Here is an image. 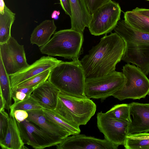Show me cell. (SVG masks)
I'll list each match as a JSON object with an SVG mask.
<instances>
[{
	"mask_svg": "<svg viewBox=\"0 0 149 149\" xmlns=\"http://www.w3.org/2000/svg\"><path fill=\"white\" fill-rule=\"evenodd\" d=\"M125 47L124 40L116 32L102 38L80 61L86 78L103 76L114 72Z\"/></svg>",
	"mask_w": 149,
	"mask_h": 149,
	"instance_id": "1",
	"label": "cell"
},
{
	"mask_svg": "<svg viewBox=\"0 0 149 149\" xmlns=\"http://www.w3.org/2000/svg\"><path fill=\"white\" fill-rule=\"evenodd\" d=\"M114 30L125 43L121 60L136 65L148 75L149 73V34L133 29L124 20H119Z\"/></svg>",
	"mask_w": 149,
	"mask_h": 149,
	"instance_id": "2",
	"label": "cell"
},
{
	"mask_svg": "<svg viewBox=\"0 0 149 149\" xmlns=\"http://www.w3.org/2000/svg\"><path fill=\"white\" fill-rule=\"evenodd\" d=\"M85 79L84 69L77 59L70 62L61 61L52 69L48 80L61 92L75 97L86 98Z\"/></svg>",
	"mask_w": 149,
	"mask_h": 149,
	"instance_id": "3",
	"label": "cell"
},
{
	"mask_svg": "<svg viewBox=\"0 0 149 149\" xmlns=\"http://www.w3.org/2000/svg\"><path fill=\"white\" fill-rule=\"evenodd\" d=\"M96 110V105L90 98L75 97L60 91L56 107L53 111L64 120L79 126L86 125Z\"/></svg>",
	"mask_w": 149,
	"mask_h": 149,
	"instance_id": "4",
	"label": "cell"
},
{
	"mask_svg": "<svg viewBox=\"0 0 149 149\" xmlns=\"http://www.w3.org/2000/svg\"><path fill=\"white\" fill-rule=\"evenodd\" d=\"M84 38L83 34L71 29L59 30L54 33L49 41L40 47L42 54L58 56L72 60L78 59Z\"/></svg>",
	"mask_w": 149,
	"mask_h": 149,
	"instance_id": "5",
	"label": "cell"
},
{
	"mask_svg": "<svg viewBox=\"0 0 149 149\" xmlns=\"http://www.w3.org/2000/svg\"><path fill=\"white\" fill-rule=\"evenodd\" d=\"M122 70L124 83L112 96L122 101L127 99L139 100L149 95V79L139 67L127 63Z\"/></svg>",
	"mask_w": 149,
	"mask_h": 149,
	"instance_id": "6",
	"label": "cell"
},
{
	"mask_svg": "<svg viewBox=\"0 0 149 149\" xmlns=\"http://www.w3.org/2000/svg\"><path fill=\"white\" fill-rule=\"evenodd\" d=\"M124 81L123 72L116 71L103 76L86 78L84 94L88 98L103 101L119 90Z\"/></svg>",
	"mask_w": 149,
	"mask_h": 149,
	"instance_id": "7",
	"label": "cell"
},
{
	"mask_svg": "<svg viewBox=\"0 0 149 149\" xmlns=\"http://www.w3.org/2000/svg\"><path fill=\"white\" fill-rule=\"evenodd\" d=\"M121 11L118 3L111 0L98 8L92 15L88 27L91 34L100 36L111 32L120 19Z\"/></svg>",
	"mask_w": 149,
	"mask_h": 149,
	"instance_id": "8",
	"label": "cell"
},
{
	"mask_svg": "<svg viewBox=\"0 0 149 149\" xmlns=\"http://www.w3.org/2000/svg\"><path fill=\"white\" fill-rule=\"evenodd\" d=\"M0 58L8 75L13 74L29 65L24 46L11 36L6 42L0 44Z\"/></svg>",
	"mask_w": 149,
	"mask_h": 149,
	"instance_id": "9",
	"label": "cell"
},
{
	"mask_svg": "<svg viewBox=\"0 0 149 149\" xmlns=\"http://www.w3.org/2000/svg\"><path fill=\"white\" fill-rule=\"evenodd\" d=\"M17 123L23 142L34 149H43L56 146L63 140L37 127L27 119Z\"/></svg>",
	"mask_w": 149,
	"mask_h": 149,
	"instance_id": "10",
	"label": "cell"
},
{
	"mask_svg": "<svg viewBox=\"0 0 149 149\" xmlns=\"http://www.w3.org/2000/svg\"><path fill=\"white\" fill-rule=\"evenodd\" d=\"M97 125L104 139L118 146L124 145L128 135V122L117 120L102 111L97 114Z\"/></svg>",
	"mask_w": 149,
	"mask_h": 149,
	"instance_id": "11",
	"label": "cell"
},
{
	"mask_svg": "<svg viewBox=\"0 0 149 149\" xmlns=\"http://www.w3.org/2000/svg\"><path fill=\"white\" fill-rule=\"evenodd\" d=\"M56 146L57 149H117L118 147L105 139L79 134L67 137Z\"/></svg>",
	"mask_w": 149,
	"mask_h": 149,
	"instance_id": "12",
	"label": "cell"
},
{
	"mask_svg": "<svg viewBox=\"0 0 149 149\" xmlns=\"http://www.w3.org/2000/svg\"><path fill=\"white\" fill-rule=\"evenodd\" d=\"M61 61L51 56H43L31 65L14 74L9 75L11 89L47 69H52Z\"/></svg>",
	"mask_w": 149,
	"mask_h": 149,
	"instance_id": "13",
	"label": "cell"
},
{
	"mask_svg": "<svg viewBox=\"0 0 149 149\" xmlns=\"http://www.w3.org/2000/svg\"><path fill=\"white\" fill-rule=\"evenodd\" d=\"M129 105L128 135L149 132V103L132 102Z\"/></svg>",
	"mask_w": 149,
	"mask_h": 149,
	"instance_id": "14",
	"label": "cell"
},
{
	"mask_svg": "<svg viewBox=\"0 0 149 149\" xmlns=\"http://www.w3.org/2000/svg\"><path fill=\"white\" fill-rule=\"evenodd\" d=\"M60 91L48 80L36 88L31 97L43 108L53 110L56 107Z\"/></svg>",
	"mask_w": 149,
	"mask_h": 149,
	"instance_id": "15",
	"label": "cell"
},
{
	"mask_svg": "<svg viewBox=\"0 0 149 149\" xmlns=\"http://www.w3.org/2000/svg\"><path fill=\"white\" fill-rule=\"evenodd\" d=\"M42 109L27 111L29 116L27 119L52 136L64 140L70 135L66 130L48 118Z\"/></svg>",
	"mask_w": 149,
	"mask_h": 149,
	"instance_id": "16",
	"label": "cell"
},
{
	"mask_svg": "<svg viewBox=\"0 0 149 149\" xmlns=\"http://www.w3.org/2000/svg\"><path fill=\"white\" fill-rule=\"evenodd\" d=\"M72 15L71 29L83 34L88 27L92 15L89 13L83 0H70Z\"/></svg>",
	"mask_w": 149,
	"mask_h": 149,
	"instance_id": "17",
	"label": "cell"
},
{
	"mask_svg": "<svg viewBox=\"0 0 149 149\" xmlns=\"http://www.w3.org/2000/svg\"><path fill=\"white\" fill-rule=\"evenodd\" d=\"M8 130L4 140L0 142L2 149H26L13 111H10Z\"/></svg>",
	"mask_w": 149,
	"mask_h": 149,
	"instance_id": "18",
	"label": "cell"
},
{
	"mask_svg": "<svg viewBox=\"0 0 149 149\" xmlns=\"http://www.w3.org/2000/svg\"><path fill=\"white\" fill-rule=\"evenodd\" d=\"M54 20H45L37 26L31 35L30 42L40 47L47 43L56 29Z\"/></svg>",
	"mask_w": 149,
	"mask_h": 149,
	"instance_id": "19",
	"label": "cell"
},
{
	"mask_svg": "<svg viewBox=\"0 0 149 149\" xmlns=\"http://www.w3.org/2000/svg\"><path fill=\"white\" fill-rule=\"evenodd\" d=\"M124 18L126 22L133 29L149 34V17L132 10L125 12Z\"/></svg>",
	"mask_w": 149,
	"mask_h": 149,
	"instance_id": "20",
	"label": "cell"
},
{
	"mask_svg": "<svg viewBox=\"0 0 149 149\" xmlns=\"http://www.w3.org/2000/svg\"><path fill=\"white\" fill-rule=\"evenodd\" d=\"M15 13L6 6L3 14L0 13V44L6 42L11 36L12 26L15 19Z\"/></svg>",
	"mask_w": 149,
	"mask_h": 149,
	"instance_id": "21",
	"label": "cell"
},
{
	"mask_svg": "<svg viewBox=\"0 0 149 149\" xmlns=\"http://www.w3.org/2000/svg\"><path fill=\"white\" fill-rule=\"evenodd\" d=\"M0 96L3 98L5 104V109L9 112L12 105V89L9 75L8 74L0 58Z\"/></svg>",
	"mask_w": 149,
	"mask_h": 149,
	"instance_id": "22",
	"label": "cell"
},
{
	"mask_svg": "<svg viewBox=\"0 0 149 149\" xmlns=\"http://www.w3.org/2000/svg\"><path fill=\"white\" fill-rule=\"evenodd\" d=\"M124 146L126 149H149V133L143 132L128 135Z\"/></svg>",
	"mask_w": 149,
	"mask_h": 149,
	"instance_id": "23",
	"label": "cell"
},
{
	"mask_svg": "<svg viewBox=\"0 0 149 149\" xmlns=\"http://www.w3.org/2000/svg\"><path fill=\"white\" fill-rule=\"evenodd\" d=\"M42 109L45 115L48 118L66 130L70 135L80 133L81 130L79 126L73 124L64 120L53 110Z\"/></svg>",
	"mask_w": 149,
	"mask_h": 149,
	"instance_id": "24",
	"label": "cell"
},
{
	"mask_svg": "<svg viewBox=\"0 0 149 149\" xmlns=\"http://www.w3.org/2000/svg\"><path fill=\"white\" fill-rule=\"evenodd\" d=\"M129 111V104H122L114 105L105 113L112 118L129 123L130 121Z\"/></svg>",
	"mask_w": 149,
	"mask_h": 149,
	"instance_id": "25",
	"label": "cell"
},
{
	"mask_svg": "<svg viewBox=\"0 0 149 149\" xmlns=\"http://www.w3.org/2000/svg\"><path fill=\"white\" fill-rule=\"evenodd\" d=\"M51 70V69H47L20 84L14 88L30 87L35 88L48 80Z\"/></svg>",
	"mask_w": 149,
	"mask_h": 149,
	"instance_id": "26",
	"label": "cell"
},
{
	"mask_svg": "<svg viewBox=\"0 0 149 149\" xmlns=\"http://www.w3.org/2000/svg\"><path fill=\"white\" fill-rule=\"evenodd\" d=\"M43 108L31 97L28 99L14 103L10 107V111H14L18 109L23 110L27 111L38 109Z\"/></svg>",
	"mask_w": 149,
	"mask_h": 149,
	"instance_id": "27",
	"label": "cell"
},
{
	"mask_svg": "<svg viewBox=\"0 0 149 149\" xmlns=\"http://www.w3.org/2000/svg\"><path fill=\"white\" fill-rule=\"evenodd\" d=\"M4 109L0 110V142L5 139L8 127L10 116Z\"/></svg>",
	"mask_w": 149,
	"mask_h": 149,
	"instance_id": "28",
	"label": "cell"
},
{
	"mask_svg": "<svg viewBox=\"0 0 149 149\" xmlns=\"http://www.w3.org/2000/svg\"><path fill=\"white\" fill-rule=\"evenodd\" d=\"M110 0H83L86 6L91 15L99 8Z\"/></svg>",
	"mask_w": 149,
	"mask_h": 149,
	"instance_id": "29",
	"label": "cell"
},
{
	"mask_svg": "<svg viewBox=\"0 0 149 149\" xmlns=\"http://www.w3.org/2000/svg\"><path fill=\"white\" fill-rule=\"evenodd\" d=\"M31 96L20 91L12 89V97L14 103L28 99L31 97Z\"/></svg>",
	"mask_w": 149,
	"mask_h": 149,
	"instance_id": "30",
	"label": "cell"
},
{
	"mask_svg": "<svg viewBox=\"0 0 149 149\" xmlns=\"http://www.w3.org/2000/svg\"><path fill=\"white\" fill-rule=\"evenodd\" d=\"M14 117L17 121L21 123L27 119L29 116L28 112L25 110L18 109L13 111Z\"/></svg>",
	"mask_w": 149,
	"mask_h": 149,
	"instance_id": "31",
	"label": "cell"
},
{
	"mask_svg": "<svg viewBox=\"0 0 149 149\" xmlns=\"http://www.w3.org/2000/svg\"><path fill=\"white\" fill-rule=\"evenodd\" d=\"M61 5L65 13L70 17L72 15L70 0H60Z\"/></svg>",
	"mask_w": 149,
	"mask_h": 149,
	"instance_id": "32",
	"label": "cell"
},
{
	"mask_svg": "<svg viewBox=\"0 0 149 149\" xmlns=\"http://www.w3.org/2000/svg\"><path fill=\"white\" fill-rule=\"evenodd\" d=\"M35 88L30 87L15 88L12 89H13L17 91H20L31 95Z\"/></svg>",
	"mask_w": 149,
	"mask_h": 149,
	"instance_id": "33",
	"label": "cell"
},
{
	"mask_svg": "<svg viewBox=\"0 0 149 149\" xmlns=\"http://www.w3.org/2000/svg\"><path fill=\"white\" fill-rule=\"evenodd\" d=\"M132 11L138 12L145 16L149 17V9L139 8L136 7L133 9Z\"/></svg>",
	"mask_w": 149,
	"mask_h": 149,
	"instance_id": "34",
	"label": "cell"
},
{
	"mask_svg": "<svg viewBox=\"0 0 149 149\" xmlns=\"http://www.w3.org/2000/svg\"><path fill=\"white\" fill-rule=\"evenodd\" d=\"M60 14V12L59 11L54 10L52 14L51 17L52 18L54 19L57 20Z\"/></svg>",
	"mask_w": 149,
	"mask_h": 149,
	"instance_id": "35",
	"label": "cell"
},
{
	"mask_svg": "<svg viewBox=\"0 0 149 149\" xmlns=\"http://www.w3.org/2000/svg\"><path fill=\"white\" fill-rule=\"evenodd\" d=\"M5 6L3 0H0V14H3L4 13Z\"/></svg>",
	"mask_w": 149,
	"mask_h": 149,
	"instance_id": "36",
	"label": "cell"
},
{
	"mask_svg": "<svg viewBox=\"0 0 149 149\" xmlns=\"http://www.w3.org/2000/svg\"><path fill=\"white\" fill-rule=\"evenodd\" d=\"M5 104L2 97L0 96V110L5 109Z\"/></svg>",
	"mask_w": 149,
	"mask_h": 149,
	"instance_id": "37",
	"label": "cell"
},
{
	"mask_svg": "<svg viewBox=\"0 0 149 149\" xmlns=\"http://www.w3.org/2000/svg\"><path fill=\"white\" fill-rule=\"evenodd\" d=\"M147 1H149V0H146Z\"/></svg>",
	"mask_w": 149,
	"mask_h": 149,
	"instance_id": "38",
	"label": "cell"
}]
</instances>
